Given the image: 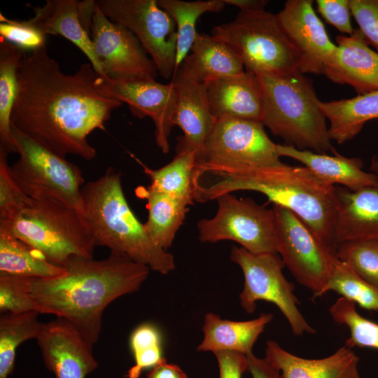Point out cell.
<instances>
[{
	"label": "cell",
	"instance_id": "obj_31",
	"mask_svg": "<svg viewBox=\"0 0 378 378\" xmlns=\"http://www.w3.org/2000/svg\"><path fill=\"white\" fill-rule=\"evenodd\" d=\"M159 6L174 20L177 31L176 69L189 54L197 32L196 22L206 13H218L225 6L223 0L186 1L157 0ZM175 72V71H174Z\"/></svg>",
	"mask_w": 378,
	"mask_h": 378
},
{
	"label": "cell",
	"instance_id": "obj_23",
	"mask_svg": "<svg viewBox=\"0 0 378 378\" xmlns=\"http://www.w3.org/2000/svg\"><path fill=\"white\" fill-rule=\"evenodd\" d=\"M279 155L301 162L318 177L331 185H342L351 191L378 186V176L363 169V163L358 158H346L337 151L333 155L299 150L286 144H277Z\"/></svg>",
	"mask_w": 378,
	"mask_h": 378
},
{
	"label": "cell",
	"instance_id": "obj_19",
	"mask_svg": "<svg viewBox=\"0 0 378 378\" xmlns=\"http://www.w3.org/2000/svg\"><path fill=\"white\" fill-rule=\"evenodd\" d=\"M337 47L325 64L323 74L331 81L347 84L364 94L378 90V52L372 50L360 30L337 36Z\"/></svg>",
	"mask_w": 378,
	"mask_h": 378
},
{
	"label": "cell",
	"instance_id": "obj_30",
	"mask_svg": "<svg viewBox=\"0 0 378 378\" xmlns=\"http://www.w3.org/2000/svg\"><path fill=\"white\" fill-rule=\"evenodd\" d=\"M136 192L146 200L148 218L144 225L147 231L159 246L167 250L183 223L189 205L149 186L137 188Z\"/></svg>",
	"mask_w": 378,
	"mask_h": 378
},
{
	"label": "cell",
	"instance_id": "obj_10",
	"mask_svg": "<svg viewBox=\"0 0 378 378\" xmlns=\"http://www.w3.org/2000/svg\"><path fill=\"white\" fill-rule=\"evenodd\" d=\"M216 200L218 209L215 216L197 223L200 241L230 240L252 253H278L273 209L258 204L251 198H237L232 193L222 195Z\"/></svg>",
	"mask_w": 378,
	"mask_h": 378
},
{
	"label": "cell",
	"instance_id": "obj_8",
	"mask_svg": "<svg viewBox=\"0 0 378 378\" xmlns=\"http://www.w3.org/2000/svg\"><path fill=\"white\" fill-rule=\"evenodd\" d=\"M18 160L12 174L23 192L34 200H54L83 214L85 179L79 167L11 125Z\"/></svg>",
	"mask_w": 378,
	"mask_h": 378
},
{
	"label": "cell",
	"instance_id": "obj_42",
	"mask_svg": "<svg viewBox=\"0 0 378 378\" xmlns=\"http://www.w3.org/2000/svg\"><path fill=\"white\" fill-rule=\"evenodd\" d=\"M317 11L340 32L351 35L354 29L350 19L349 0H316Z\"/></svg>",
	"mask_w": 378,
	"mask_h": 378
},
{
	"label": "cell",
	"instance_id": "obj_1",
	"mask_svg": "<svg viewBox=\"0 0 378 378\" xmlns=\"http://www.w3.org/2000/svg\"><path fill=\"white\" fill-rule=\"evenodd\" d=\"M92 64L66 74L46 46L24 52L18 70V94L11 125L61 157L92 160L97 152L88 141L104 130L111 113L122 105L97 87Z\"/></svg>",
	"mask_w": 378,
	"mask_h": 378
},
{
	"label": "cell",
	"instance_id": "obj_16",
	"mask_svg": "<svg viewBox=\"0 0 378 378\" xmlns=\"http://www.w3.org/2000/svg\"><path fill=\"white\" fill-rule=\"evenodd\" d=\"M276 16L286 35L299 52V71L323 74L325 64L337 46L330 40L316 14L313 1L288 0Z\"/></svg>",
	"mask_w": 378,
	"mask_h": 378
},
{
	"label": "cell",
	"instance_id": "obj_5",
	"mask_svg": "<svg viewBox=\"0 0 378 378\" xmlns=\"http://www.w3.org/2000/svg\"><path fill=\"white\" fill-rule=\"evenodd\" d=\"M256 75L262 90L264 126L297 149L336 152L309 78L299 71L286 75Z\"/></svg>",
	"mask_w": 378,
	"mask_h": 378
},
{
	"label": "cell",
	"instance_id": "obj_13",
	"mask_svg": "<svg viewBox=\"0 0 378 378\" xmlns=\"http://www.w3.org/2000/svg\"><path fill=\"white\" fill-rule=\"evenodd\" d=\"M96 4L108 19L135 35L162 78H172L176 69V27L157 0H99Z\"/></svg>",
	"mask_w": 378,
	"mask_h": 378
},
{
	"label": "cell",
	"instance_id": "obj_41",
	"mask_svg": "<svg viewBox=\"0 0 378 378\" xmlns=\"http://www.w3.org/2000/svg\"><path fill=\"white\" fill-rule=\"evenodd\" d=\"M349 6L359 29L378 51V0H349Z\"/></svg>",
	"mask_w": 378,
	"mask_h": 378
},
{
	"label": "cell",
	"instance_id": "obj_26",
	"mask_svg": "<svg viewBox=\"0 0 378 378\" xmlns=\"http://www.w3.org/2000/svg\"><path fill=\"white\" fill-rule=\"evenodd\" d=\"M179 66L204 84L245 71L242 62L230 46L212 35L200 33Z\"/></svg>",
	"mask_w": 378,
	"mask_h": 378
},
{
	"label": "cell",
	"instance_id": "obj_6",
	"mask_svg": "<svg viewBox=\"0 0 378 378\" xmlns=\"http://www.w3.org/2000/svg\"><path fill=\"white\" fill-rule=\"evenodd\" d=\"M0 225L57 265L74 256L93 258L96 246L83 214L60 202L32 199L15 219Z\"/></svg>",
	"mask_w": 378,
	"mask_h": 378
},
{
	"label": "cell",
	"instance_id": "obj_18",
	"mask_svg": "<svg viewBox=\"0 0 378 378\" xmlns=\"http://www.w3.org/2000/svg\"><path fill=\"white\" fill-rule=\"evenodd\" d=\"M171 83L176 95L174 125L183 132L176 148L190 150L197 155L216 121L210 111L206 85L181 66L175 71Z\"/></svg>",
	"mask_w": 378,
	"mask_h": 378
},
{
	"label": "cell",
	"instance_id": "obj_40",
	"mask_svg": "<svg viewBox=\"0 0 378 378\" xmlns=\"http://www.w3.org/2000/svg\"><path fill=\"white\" fill-rule=\"evenodd\" d=\"M0 38L17 46L23 52H30L46 46L45 35L30 20H17L0 13Z\"/></svg>",
	"mask_w": 378,
	"mask_h": 378
},
{
	"label": "cell",
	"instance_id": "obj_3",
	"mask_svg": "<svg viewBox=\"0 0 378 378\" xmlns=\"http://www.w3.org/2000/svg\"><path fill=\"white\" fill-rule=\"evenodd\" d=\"M210 184H197L195 201L216 200L239 190L260 192L273 203L301 218L318 238L335 252V186L318 177L304 166L286 164L230 169Z\"/></svg>",
	"mask_w": 378,
	"mask_h": 378
},
{
	"label": "cell",
	"instance_id": "obj_7",
	"mask_svg": "<svg viewBox=\"0 0 378 378\" xmlns=\"http://www.w3.org/2000/svg\"><path fill=\"white\" fill-rule=\"evenodd\" d=\"M215 38L230 46L246 71L286 75L299 71L300 57L276 14L264 10L239 11L231 22L215 26Z\"/></svg>",
	"mask_w": 378,
	"mask_h": 378
},
{
	"label": "cell",
	"instance_id": "obj_25",
	"mask_svg": "<svg viewBox=\"0 0 378 378\" xmlns=\"http://www.w3.org/2000/svg\"><path fill=\"white\" fill-rule=\"evenodd\" d=\"M269 313L244 321L223 319L212 312L205 314L202 327L203 339L197 346L200 351H230L247 355L266 326L272 320Z\"/></svg>",
	"mask_w": 378,
	"mask_h": 378
},
{
	"label": "cell",
	"instance_id": "obj_21",
	"mask_svg": "<svg viewBox=\"0 0 378 378\" xmlns=\"http://www.w3.org/2000/svg\"><path fill=\"white\" fill-rule=\"evenodd\" d=\"M335 245L362 239L378 240V186L351 191L335 186Z\"/></svg>",
	"mask_w": 378,
	"mask_h": 378
},
{
	"label": "cell",
	"instance_id": "obj_45",
	"mask_svg": "<svg viewBox=\"0 0 378 378\" xmlns=\"http://www.w3.org/2000/svg\"><path fill=\"white\" fill-rule=\"evenodd\" d=\"M146 378H187V375L178 365L168 363L164 358L153 368Z\"/></svg>",
	"mask_w": 378,
	"mask_h": 378
},
{
	"label": "cell",
	"instance_id": "obj_20",
	"mask_svg": "<svg viewBox=\"0 0 378 378\" xmlns=\"http://www.w3.org/2000/svg\"><path fill=\"white\" fill-rule=\"evenodd\" d=\"M205 85L210 111L216 120L236 118L262 122L263 95L255 74L245 70Z\"/></svg>",
	"mask_w": 378,
	"mask_h": 378
},
{
	"label": "cell",
	"instance_id": "obj_34",
	"mask_svg": "<svg viewBox=\"0 0 378 378\" xmlns=\"http://www.w3.org/2000/svg\"><path fill=\"white\" fill-rule=\"evenodd\" d=\"M334 291L368 310H378V286L358 276L346 263L336 258L323 295Z\"/></svg>",
	"mask_w": 378,
	"mask_h": 378
},
{
	"label": "cell",
	"instance_id": "obj_4",
	"mask_svg": "<svg viewBox=\"0 0 378 378\" xmlns=\"http://www.w3.org/2000/svg\"><path fill=\"white\" fill-rule=\"evenodd\" d=\"M83 216L95 246L167 274L175 268L173 255L151 238L125 198L121 172L108 167L97 179L84 184Z\"/></svg>",
	"mask_w": 378,
	"mask_h": 378
},
{
	"label": "cell",
	"instance_id": "obj_36",
	"mask_svg": "<svg viewBox=\"0 0 378 378\" xmlns=\"http://www.w3.org/2000/svg\"><path fill=\"white\" fill-rule=\"evenodd\" d=\"M335 255L367 282L378 286V240L347 241L336 246Z\"/></svg>",
	"mask_w": 378,
	"mask_h": 378
},
{
	"label": "cell",
	"instance_id": "obj_14",
	"mask_svg": "<svg viewBox=\"0 0 378 378\" xmlns=\"http://www.w3.org/2000/svg\"><path fill=\"white\" fill-rule=\"evenodd\" d=\"M102 78L112 80L154 78L157 68L127 28L108 19L95 1L90 31Z\"/></svg>",
	"mask_w": 378,
	"mask_h": 378
},
{
	"label": "cell",
	"instance_id": "obj_37",
	"mask_svg": "<svg viewBox=\"0 0 378 378\" xmlns=\"http://www.w3.org/2000/svg\"><path fill=\"white\" fill-rule=\"evenodd\" d=\"M130 344L135 364L128 370L127 378H139L144 369L153 368L164 359L161 334L153 324L143 323L135 328Z\"/></svg>",
	"mask_w": 378,
	"mask_h": 378
},
{
	"label": "cell",
	"instance_id": "obj_39",
	"mask_svg": "<svg viewBox=\"0 0 378 378\" xmlns=\"http://www.w3.org/2000/svg\"><path fill=\"white\" fill-rule=\"evenodd\" d=\"M34 278L0 274L1 313L21 314L36 311L30 296Z\"/></svg>",
	"mask_w": 378,
	"mask_h": 378
},
{
	"label": "cell",
	"instance_id": "obj_11",
	"mask_svg": "<svg viewBox=\"0 0 378 378\" xmlns=\"http://www.w3.org/2000/svg\"><path fill=\"white\" fill-rule=\"evenodd\" d=\"M230 260L243 272L244 283L239 298L246 312L253 313L256 302L265 300L279 308L295 335L316 332L298 307L300 302L294 294L293 284L283 274L285 265L278 253L255 254L233 246Z\"/></svg>",
	"mask_w": 378,
	"mask_h": 378
},
{
	"label": "cell",
	"instance_id": "obj_38",
	"mask_svg": "<svg viewBox=\"0 0 378 378\" xmlns=\"http://www.w3.org/2000/svg\"><path fill=\"white\" fill-rule=\"evenodd\" d=\"M8 151L0 146V224H8L31 202L15 180L8 161Z\"/></svg>",
	"mask_w": 378,
	"mask_h": 378
},
{
	"label": "cell",
	"instance_id": "obj_32",
	"mask_svg": "<svg viewBox=\"0 0 378 378\" xmlns=\"http://www.w3.org/2000/svg\"><path fill=\"white\" fill-rule=\"evenodd\" d=\"M24 52L0 39V146L16 153L11 132V113L18 94V70Z\"/></svg>",
	"mask_w": 378,
	"mask_h": 378
},
{
	"label": "cell",
	"instance_id": "obj_29",
	"mask_svg": "<svg viewBox=\"0 0 378 378\" xmlns=\"http://www.w3.org/2000/svg\"><path fill=\"white\" fill-rule=\"evenodd\" d=\"M63 267L50 262L40 251L0 225V274L49 279L62 275Z\"/></svg>",
	"mask_w": 378,
	"mask_h": 378
},
{
	"label": "cell",
	"instance_id": "obj_22",
	"mask_svg": "<svg viewBox=\"0 0 378 378\" xmlns=\"http://www.w3.org/2000/svg\"><path fill=\"white\" fill-rule=\"evenodd\" d=\"M265 358L284 378H360L359 358L346 346L326 358L308 359L287 351L274 340H268Z\"/></svg>",
	"mask_w": 378,
	"mask_h": 378
},
{
	"label": "cell",
	"instance_id": "obj_46",
	"mask_svg": "<svg viewBox=\"0 0 378 378\" xmlns=\"http://www.w3.org/2000/svg\"><path fill=\"white\" fill-rule=\"evenodd\" d=\"M225 4L239 8L240 11L248 12L264 10L268 1L265 0H223Z\"/></svg>",
	"mask_w": 378,
	"mask_h": 378
},
{
	"label": "cell",
	"instance_id": "obj_15",
	"mask_svg": "<svg viewBox=\"0 0 378 378\" xmlns=\"http://www.w3.org/2000/svg\"><path fill=\"white\" fill-rule=\"evenodd\" d=\"M96 84L106 96L126 103L134 116L150 117L155 125L157 146L163 153H169L176 107V92L171 82L162 84L154 78L112 80L98 75Z\"/></svg>",
	"mask_w": 378,
	"mask_h": 378
},
{
	"label": "cell",
	"instance_id": "obj_44",
	"mask_svg": "<svg viewBox=\"0 0 378 378\" xmlns=\"http://www.w3.org/2000/svg\"><path fill=\"white\" fill-rule=\"evenodd\" d=\"M247 371L252 378H284L281 372L266 359L255 356L253 352L246 355Z\"/></svg>",
	"mask_w": 378,
	"mask_h": 378
},
{
	"label": "cell",
	"instance_id": "obj_28",
	"mask_svg": "<svg viewBox=\"0 0 378 378\" xmlns=\"http://www.w3.org/2000/svg\"><path fill=\"white\" fill-rule=\"evenodd\" d=\"M176 152L170 162L157 169L149 168L133 155L131 156L150 178V187L192 205L200 178L197 169L196 154L192 150L181 148H176Z\"/></svg>",
	"mask_w": 378,
	"mask_h": 378
},
{
	"label": "cell",
	"instance_id": "obj_9",
	"mask_svg": "<svg viewBox=\"0 0 378 378\" xmlns=\"http://www.w3.org/2000/svg\"><path fill=\"white\" fill-rule=\"evenodd\" d=\"M280 158L262 122L222 118L216 120L196 162L200 178L206 173L217 176L230 169L280 165Z\"/></svg>",
	"mask_w": 378,
	"mask_h": 378
},
{
	"label": "cell",
	"instance_id": "obj_43",
	"mask_svg": "<svg viewBox=\"0 0 378 378\" xmlns=\"http://www.w3.org/2000/svg\"><path fill=\"white\" fill-rule=\"evenodd\" d=\"M219 368V378H241L247 371L246 355L236 351H220L214 353Z\"/></svg>",
	"mask_w": 378,
	"mask_h": 378
},
{
	"label": "cell",
	"instance_id": "obj_35",
	"mask_svg": "<svg viewBox=\"0 0 378 378\" xmlns=\"http://www.w3.org/2000/svg\"><path fill=\"white\" fill-rule=\"evenodd\" d=\"M329 312L336 323L349 329L345 346L378 349V323L360 315L353 301L341 296L331 305Z\"/></svg>",
	"mask_w": 378,
	"mask_h": 378
},
{
	"label": "cell",
	"instance_id": "obj_17",
	"mask_svg": "<svg viewBox=\"0 0 378 378\" xmlns=\"http://www.w3.org/2000/svg\"><path fill=\"white\" fill-rule=\"evenodd\" d=\"M36 340L46 368L56 378H85L98 365L93 346L64 319L43 323Z\"/></svg>",
	"mask_w": 378,
	"mask_h": 378
},
{
	"label": "cell",
	"instance_id": "obj_12",
	"mask_svg": "<svg viewBox=\"0 0 378 378\" xmlns=\"http://www.w3.org/2000/svg\"><path fill=\"white\" fill-rule=\"evenodd\" d=\"M276 216L278 254L299 284L314 293L323 295L336 259L326 246L295 214L273 205Z\"/></svg>",
	"mask_w": 378,
	"mask_h": 378
},
{
	"label": "cell",
	"instance_id": "obj_27",
	"mask_svg": "<svg viewBox=\"0 0 378 378\" xmlns=\"http://www.w3.org/2000/svg\"><path fill=\"white\" fill-rule=\"evenodd\" d=\"M331 140L342 144L354 139L369 120L378 118V90L349 99L321 102Z\"/></svg>",
	"mask_w": 378,
	"mask_h": 378
},
{
	"label": "cell",
	"instance_id": "obj_2",
	"mask_svg": "<svg viewBox=\"0 0 378 378\" xmlns=\"http://www.w3.org/2000/svg\"><path fill=\"white\" fill-rule=\"evenodd\" d=\"M63 267L61 276L34 278L31 298L36 312L66 320L92 346L98 341L106 307L137 291L150 270L113 252L102 260L71 257Z\"/></svg>",
	"mask_w": 378,
	"mask_h": 378
},
{
	"label": "cell",
	"instance_id": "obj_33",
	"mask_svg": "<svg viewBox=\"0 0 378 378\" xmlns=\"http://www.w3.org/2000/svg\"><path fill=\"white\" fill-rule=\"evenodd\" d=\"M38 312L1 313L0 317V378H8L14 368L18 346L29 339H36L43 326Z\"/></svg>",
	"mask_w": 378,
	"mask_h": 378
},
{
	"label": "cell",
	"instance_id": "obj_47",
	"mask_svg": "<svg viewBox=\"0 0 378 378\" xmlns=\"http://www.w3.org/2000/svg\"><path fill=\"white\" fill-rule=\"evenodd\" d=\"M371 172L378 176V157L374 156L371 161L370 164Z\"/></svg>",
	"mask_w": 378,
	"mask_h": 378
},
{
	"label": "cell",
	"instance_id": "obj_24",
	"mask_svg": "<svg viewBox=\"0 0 378 378\" xmlns=\"http://www.w3.org/2000/svg\"><path fill=\"white\" fill-rule=\"evenodd\" d=\"M78 4L75 0H48L43 6L33 8L34 15L29 20L45 35H59L73 43L103 77L90 35L82 24Z\"/></svg>",
	"mask_w": 378,
	"mask_h": 378
}]
</instances>
